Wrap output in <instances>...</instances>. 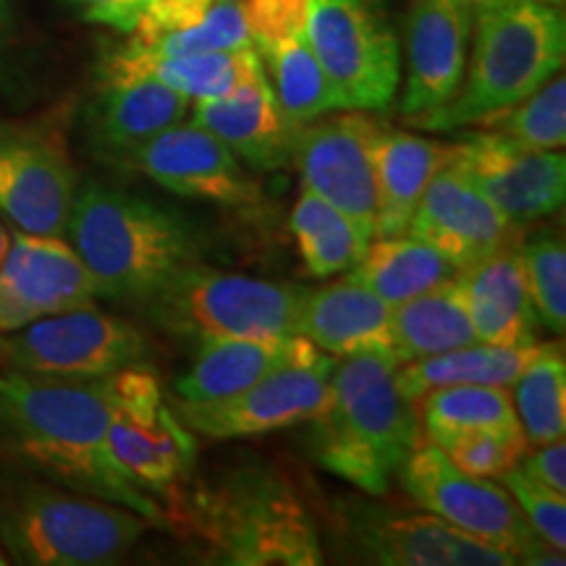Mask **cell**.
<instances>
[{
  "instance_id": "7c38bea8",
  "label": "cell",
  "mask_w": 566,
  "mask_h": 566,
  "mask_svg": "<svg viewBox=\"0 0 566 566\" xmlns=\"http://www.w3.org/2000/svg\"><path fill=\"white\" fill-rule=\"evenodd\" d=\"M80 181L53 118H0V212L13 229L66 239Z\"/></svg>"
},
{
  "instance_id": "d6986e66",
  "label": "cell",
  "mask_w": 566,
  "mask_h": 566,
  "mask_svg": "<svg viewBox=\"0 0 566 566\" xmlns=\"http://www.w3.org/2000/svg\"><path fill=\"white\" fill-rule=\"evenodd\" d=\"M516 231L454 160L433 176L407 226L409 237L441 252L457 271L512 242L520 237Z\"/></svg>"
},
{
  "instance_id": "9a60e30c",
  "label": "cell",
  "mask_w": 566,
  "mask_h": 566,
  "mask_svg": "<svg viewBox=\"0 0 566 566\" xmlns=\"http://www.w3.org/2000/svg\"><path fill=\"white\" fill-rule=\"evenodd\" d=\"M342 535L354 554L388 566H509L514 556L462 533L430 512L401 506L349 504L342 512Z\"/></svg>"
},
{
  "instance_id": "44dd1931",
  "label": "cell",
  "mask_w": 566,
  "mask_h": 566,
  "mask_svg": "<svg viewBox=\"0 0 566 566\" xmlns=\"http://www.w3.org/2000/svg\"><path fill=\"white\" fill-rule=\"evenodd\" d=\"M472 13L457 0H412L407 19V84L401 116L441 108L457 95L470 53Z\"/></svg>"
},
{
  "instance_id": "ee69618b",
  "label": "cell",
  "mask_w": 566,
  "mask_h": 566,
  "mask_svg": "<svg viewBox=\"0 0 566 566\" xmlns=\"http://www.w3.org/2000/svg\"><path fill=\"white\" fill-rule=\"evenodd\" d=\"M9 244H11V233L6 231L3 223H0V263H3L6 252H9Z\"/></svg>"
},
{
  "instance_id": "30bf717a",
  "label": "cell",
  "mask_w": 566,
  "mask_h": 566,
  "mask_svg": "<svg viewBox=\"0 0 566 566\" xmlns=\"http://www.w3.org/2000/svg\"><path fill=\"white\" fill-rule=\"evenodd\" d=\"M108 396V449L139 491L174 493L195 470L197 443L163 396L150 367H124L101 378Z\"/></svg>"
},
{
  "instance_id": "5bb4252c",
  "label": "cell",
  "mask_w": 566,
  "mask_h": 566,
  "mask_svg": "<svg viewBox=\"0 0 566 566\" xmlns=\"http://www.w3.org/2000/svg\"><path fill=\"white\" fill-rule=\"evenodd\" d=\"M336 357L321 352L313 363L289 365L258 380L242 394L205 405H179L189 430L216 441L265 436L313 420L331 401Z\"/></svg>"
},
{
  "instance_id": "f6af8a7d",
  "label": "cell",
  "mask_w": 566,
  "mask_h": 566,
  "mask_svg": "<svg viewBox=\"0 0 566 566\" xmlns=\"http://www.w3.org/2000/svg\"><path fill=\"white\" fill-rule=\"evenodd\" d=\"M6 13H9V0H0V38H3V27H6Z\"/></svg>"
},
{
  "instance_id": "1f68e13d",
  "label": "cell",
  "mask_w": 566,
  "mask_h": 566,
  "mask_svg": "<svg viewBox=\"0 0 566 566\" xmlns=\"http://www.w3.org/2000/svg\"><path fill=\"white\" fill-rule=\"evenodd\" d=\"M254 51L265 63V76H271L268 82L294 126H304L315 118L328 116V113L342 111L307 34L263 42V45H254Z\"/></svg>"
},
{
  "instance_id": "e575fe53",
  "label": "cell",
  "mask_w": 566,
  "mask_h": 566,
  "mask_svg": "<svg viewBox=\"0 0 566 566\" xmlns=\"http://www.w3.org/2000/svg\"><path fill=\"white\" fill-rule=\"evenodd\" d=\"M514 409L530 446L564 441L566 436V363L564 349L543 344L527 370L516 378Z\"/></svg>"
},
{
  "instance_id": "7bdbcfd3",
  "label": "cell",
  "mask_w": 566,
  "mask_h": 566,
  "mask_svg": "<svg viewBox=\"0 0 566 566\" xmlns=\"http://www.w3.org/2000/svg\"><path fill=\"white\" fill-rule=\"evenodd\" d=\"M457 3L462 6L467 13H472V19H475V17H480V13L501 9V6L512 3V0H457Z\"/></svg>"
},
{
  "instance_id": "d4e9b609",
  "label": "cell",
  "mask_w": 566,
  "mask_h": 566,
  "mask_svg": "<svg viewBox=\"0 0 566 566\" xmlns=\"http://www.w3.org/2000/svg\"><path fill=\"white\" fill-rule=\"evenodd\" d=\"M200 357L174 384V391L184 405L229 399L289 365L313 363L321 354L307 338H223V342L200 344Z\"/></svg>"
},
{
  "instance_id": "6da1fadb",
  "label": "cell",
  "mask_w": 566,
  "mask_h": 566,
  "mask_svg": "<svg viewBox=\"0 0 566 566\" xmlns=\"http://www.w3.org/2000/svg\"><path fill=\"white\" fill-rule=\"evenodd\" d=\"M0 462L116 501L155 527H168V509L139 491L111 457L108 396L101 380L0 370Z\"/></svg>"
},
{
  "instance_id": "4dcf8cb0",
  "label": "cell",
  "mask_w": 566,
  "mask_h": 566,
  "mask_svg": "<svg viewBox=\"0 0 566 566\" xmlns=\"http://www.w3.org/2000/svg\"><path fill=\"white\" fill-rule=\"evenodd\" d=\"M391 338L396 365L478 344L475 328H472L454 279L433 292L394 304Z\"/></svg>"
},
{
  "instance_id": "8fae6325",
  "label": "cell",
  "mask_w": 566,
  "mask_h": 566,
  "mask_svg": "<svg viewBox=\"0 0 566 566\" xmlns=\"http://www.w3.org/2000/svg\"><path fill=\"white\" fill-rule=\"evenodd\" d=\"M307 40L342 111H386L401 55L378 0H310Z\"/></svg>"
},
{
  "instance_id": "ffe728a7",
  "label": "cell",
  "mask_w": 566,
  "mask_h": 566,
  "mask_svg": "<svg viewBox=\"0 0 566 566\" xmlns=\"http://www.w3.org/2000/svg\"><path fill=\"white\" fill-rule=\"evenodd\" d=\"M192 101L153 76L122 66L108 53L97 71V95L90 108V137L103 155L126 160L137 147L189 116Z\"/></svg>"
},
{
  "instance_id": "b9f144b4",
  "label": "cell",
  "mask_w": 566,
  "mask_h": 566,
  "mask_svg": "<svg viewBox=\"0 0 566 566\" xmlns=\"http://www.w3.org/2000/svg\"><path fill=\"white\" fill-rule=\"evenodd\" d=\"M516 467H520L525 475L537 480L541 485H546V488H551V491L566 495V446H564V441L537 446V451L522 457Z\"/></svg>"
},
{
  "instance_id": "ba28073f",
  "label": "cell",
  "mask_w": 566,
  "mask_h": 566,
  "mask_svg": "<svg viewBox=\"0 0 566 566\" xmlns=\"http://www.w3.org/2000/svg\"><path fill=\"white\" fill-rule=\"evenodd\" d=\"M396 475L417 506L514 556V562L564 564L562 551L551 548L535 535L504 485L467 475L430 438L415 443Z\"/></svg>"
},
{
  "instance_id": "277c9868",
  "label": "cell",
  "mask_w": 566,
  "mask_h": 566,
  "mask_svg": "<svg viewBox=\"0 0 566 566\" xmlns=\"http://www.w3.org/2000/svg\"><path fill=\"white\" fill-rule=\"evenodd\" d=\"M184 522L212 562L231 566H317L321 535L292 480L273 467H237L197 485Z\"/></svg>"
},
{
  "instance_id": "d6a6232c",
  "label": "cell",
  "mask_w": 566,
  "mask_h": 566,
  "mask_svg": "<svg viewBox=\"0 0 566 566\" xmlns=\"http://www.w3.org/2000/svg\"><path fill=\"white\" fill-rule=\"evenodd\" d=\"M292 231L313 279L352 271L370 242L342 210L307 187H302L300 200L292 210Z\"/></svg>"
},
{
  "instance_id": "f1b7e54d",
  "label": "cell",
  "mask_w": 566,
  "mask_h": 566,
  "mask_svg": "<svg viewBox=\"0 0 566 566\" xmlns=\"http://www.w3.org/2000/svg\"><path fill=\"white\" fill-rule=\"evenodd\" d=\"M541 349V342L522 346H493L478 342L462 346V349H451L399 365L396 367V384H399L401 394L412 401L443 386L512 388Z\"/></svg>"
},
{
  "instance_id": "9c48e42d",
  "label": "cell",
  "mask_w": 566,
  "mask_h": 566,
  "mask_svg": "<svg viewBox=\"0 0 566 566\" xmlns=\"http://www.w3.org/2000/svg\"><path fill=\"white\" fill-rule=\"evenodd\" d=\"M153 344L137 325L95 304L40 317L0 336V367L55 380H101L124 367H147Z\"/></svg>"
},
{
  "instance_id": "8d00e7d4",
  "label": "cell",
  "mask_w": 566,
  "mask_h": 566,
  "mask_svg": "<svg viewBox=\"0 0 566 566\" xmlns=\"http://www.w3.org/2000/svg\"><path fill=\"white\" fill-rule=\"evenodd\" d=\"M522 265L537 323L554 334L566 328V247L556 231L543 229L520 242Z\"/></svg>"
},
{
  "instance_id": "7a4b0ae2",
  "label": "cell",
  "mask_w": 566,
  "mask_h": 566,
  "mask_svg": "<svg viewBox=\"0 0 566 566\" xmlns=\"http://www.w3.org/2000/svg\"><path fill=\"white\" fill-rule=\"evenodd\" d=\"M66 237L97 296L108 300L145 304L176 273L200 263V239L181 216L101 181L76 192Z\"/></svg>"
},
{
  "instance_id": "cb8c5ba5",
  "label": "cell",
  "mask_w": 566,
  "mask_h": 566,
  "mask_svg": "<svg viewBox=\"0 0 566 566\" xmlns=\"http://www.w3.org/2000/svg\"><path fill=\"white\" fill-rule=\"evenodd\" d=\"M296 331L336 359L354 354L394 357L391 307L352 275L307 289Z\"/></svg>"
},
{
  "instance_id": "2e32d148",
  "label": "cell",
  "mask_w": 566,
  "mask_h": 566,
  "mask_svg": "<svg viewBox=\"0 0 566 566\" xmlns=\"http://www.w3.org/2000/svg\"><path fill=\"white\" fill-rule=\"evenodd\" d=\"M457 145L454 166L516 229L562 210L566 195L562 150H527L485 129L464 134Z\"/></svg>"
},
{
  "instance_id": "f35d334b",
  "label": "cell",
  "mask_w": 566,
  "mask_h": 566,
  "mask_svg": "<svg viewBox=\"0 0 566 566\" xmlns=\"http://www.w3.org/2000/svg\"><path fill=\"white\" fill-rule=\"evenodd\" d=\"M504 488L514 495L516 506L525 514L527 525L535 530V535L551 548L562 551L566 548V495L551 491V488L541 485L520 467H512L504 475Z\"/></svg>"
},
{
  "instance_id": "ac0fdd59",
  "label": "cell",
  "mask_w": 566,
  "mask_h": 566,
  "mask_svg": "<svg viewBox=\"0 0 566 566\" xmlns=\"http://www.w3.org/2000/svg\"><path fill=\"white\" fill-rule=\"evenodd\" d=\"M126 163L168 192L189 200L221 208H254L263 202V189L244 171L237 155L192 122L160 132L137 147Z\"/></svg>"
},
{
  "instance_id": "7dc6e473",
  "label": "cell",
  "mask_w": 566,
  "mask_h": 566,
  "mask_svg": "<svg viewBox=\"0 0 566 566\" xmlns=\"http://www.w3.org/2000/svg\"><path fill=\"white\" fill-rule=\"evenodd\" d=\"M0 564H6V558H3V554H0Z\"/></svg>"
},
{
  "instance_id": "60d3db41",
  "label": "cell",
  "mask_w": 566,
  "mask_h": 566,
  "mask_svg": "<svg viewBox=\"0 0 566 566\" xmlns=\"http://www.w3.org/2000/svg\"><path fill=\"white\" fill-rule=\"evenodd\" d=\"M69 3L82 13L84 21L132 34L155 0H69Z\"/></svg>"
},
{
  "instance_id": "f546056e",
  "label": "cell",
  "mask_w": 566,
  "mask_h": 566,
  "mask_svg": "<svg viewBox=\"0 0 566 566\" xmlns=\"http://www.w3.org/2000/svg\"><path fill=\"white\" fill-rule=\"evenodd\" d=\"M454 273L457 268L441 252L409 233H399V237L370 239L349 275L370 289L388 307H394L443 286L446 281L454 279Z\"/></svg>"
},
{
  "instance_id": "ab89813d",
  "label": "cell",
  "mask_w": 566,
  "mask_h": 566,
  "mask_svg": "<svg viewBox=\"0 0 566 566\" xmlns=\"http://www.w3.org/2000/svg\"><path fill=\"white\" fill-rule=\"evenodd\" d=\"M252 45L307 34L310 0H244Z\"/></svg>"
},
{
  "instance_id": "5b68a950",
  "label": "cell",
  "mask_w": 566,
  "mask_h": 566,
  "mask_svg": "<svg viewBox=\"0 0 566 566\" xmlns=\"http://www.w3.org/2000/svg\"><path fill=\"white\" fill-rule=\"evenodd\" d=\"M457 95L441 108L407 118L424 132L478 126L525 101L564 69L566 24L558 6L546 0H512L480 13Z\"/></svg>"
},
{
  "instance_id": "83f0119b",
  "label": "cell",
  "mask_w": 566,
  "mask_h": 566,
  "mask_svg": "<svg viewBox=\"0 0 566 566\" xmlns=\"http://www.w3.org/2000/svg\"><path fill=\"white\" fill-rule=\"evenodd\" d=\"M113 61L137 71V74L153 76L168 90L181 92L189 101H212L223 97L242 84L252 82L254 76L265 74L254 45L237 48V51H210V53H153L139 48L137 42L108 51Z\"/></svg>"
},
{
  "instance_id": "bcb514c9",
  "label": "cell",
  "mask_w": 566,
  "mask_h": 566,
  "mask_svg": "<svg viewBox=\"0 0 566 566\" xmlns=\"http://www.w3.org/2000/svg\"><path fill=\"white\" fill-rule=\"evenodd\" d=\"M546 3H551V6H558V9H562L564 0H546Z\"/></svg>"
},
{
  "instance_id": "52a82bcc",
  "label": "cell",
  "mask_w": 566,
  "mask_h": 566,
  "mask_svg": "<svg viewBox=\"0 0 566 566\" xmlns=\"http://www.w3.org/2000/svg\"><path fill=\"white\" fill-rule=\"evenodd\" d=\"M307 289L244 273L187 265L142 307L174 336L195 342L223 338H281L300 334V310Z\"/></svg>"
},
{
  "instance_id": "d590c367",
  "label": "cell",
  "mask_w": 566,
  "mask_h": 566,
  "mask_svg": "<svg viewBox=\"0 0 566 566\" xmlns=\"http://www.w3.org/2000/svg\"><path fill=\"white\" fill-rule=\"evenodd\" d=\"M478 126L501 134L527 150H562L566 145V80L556 76L537 87L525 101L495 113Z\"/></svg>"
},
{
  "instance_id": "7402d4cb",
  "label": "cell",
  "mask_w": 566,
  "mask_h": 566,
  "mask_svg": "<svg viewBox=\"0 0 566 566\" xmlns=\"http://www.w3.org/2000/svg\"><path fill=\"white\" fill-rule=\"evenodd\" d=\"M192 124L208 129L258 171H279L294 158L296 129L283 113L265 74L229 95L195 101Z\"/></svg>"
},
{
  "instance_id": "4316f807",
  "label": "cell",
  "mask_w": 566,
  "mask_h": 566,
  "mask_svg": "<svg viewBox=\"0 0 566 566\" xmlns=\"http://www.w3.org/2000/svg\"><path fill=\"white\" fill-rule=\"evenodd\" d=\"M129 40L166 55L252 45L244 0H155Z\"/></svg>"
},
{
  "instance_id": "603a6c76",
  "label": "cell",
  "mask_w": 566,
  "mask_h": 566,
  "mask_svg": "<svg viewBox=\"0 0 566 566\" xmlns=\"http://www.w3.org/2000/svg\"><path fill=\"white\" fill-rule=\"evenodd\" d=\"M454 283L480 344L522 346L537 342V317L522 265L520 237L459 268Z\"/></svg>"
},
{
  "instance_id": "4fadbf2b",
  "label": "cell",
  "mask_w": 566,
  "mask_h": 566,
  "mask_svg": "<svg viewBox=\"0 0 566 566\" xmlns=\"http://www.w3.org/2000/svg\"><path fill=\"white\" fill-rule=\"evenodd\" d=\"M378 122L367 111L315 118L296 129L294 158L304 187L342 210L349 221L375 237L378 221V184L373 166V134Z\"/></svg>"
},
{
  "instance_id": "484cf974",
  "label": "cell",
  "mask_w": 566,
  "mask_h": 566,
  "mask_svg": "<svg viewBox=\"0 0 566 566\" xmlns=\"http://www.w3.org/2000/svg\"><path fill=\"white\" fill-rule=\"evenodd\" d=\"M457 142L417 137L378 122L373 134V166L378 184L375 237L407 233L424 189L441 168L457 158Z\"/></svg>"
},
{
  "instance_id": "836d02e7",
  "label": "cell",
  "mask_w": 566,
  "mask_h": 566,
  "mask_svg": "<svg viewBox=\"0 0 566 566\" xmlns=\"http://www.w3.org/2000/svg\"><path fill=\"white\" fill-rule=\"evenodd\" d=\"M417 420L433 443L491 428H520L514 399L499 386H443L415 401Z\"/></svg>"
},
{
  "instance_id": "74e56055",
  "label": "cell",
  "mask_w": 566,
  "mask_h": 566,
  "mask_svg": "<svg viewBox=\"0 0 566 566\" xmlns=\"http://www.w3.org/2000/svg\"><path fill=\"white\" fill-rule=\"evenodd\" d=\"M436 446L467 475L488 480L504 475L506 470L520 464V459L530 451L522 428L475 430V433L449 438V441Z\"/></svg>"
},
{
  "instance_id": "8992f818",
  "label": "cell",
  "mask_w": 566,
  "mask_h": 566,
  "mask_svg": "<svg viewBox=\"0 0 566 566\" xmlns=\"http://www.w3.org/2000/svg\"><path fill=\"white\" fill-rule=\"evenodd\" d=\"M150 527L129 506L59 483L17 480L0 488V543L17 564H113Z\"/></svg>"
},
{
  "instance_id": "e0dca14e",
  "label": "cell",
  "mask_w": 566,
  "mask_h": 566,
  "mask_svg": "<svg viewBox=\"0 0 566 566\" xmlns=\"http://www.w3.org/2000/svg\"><path fill=\"white\" fill-rule=\"evenodd\" d=\"M95 300V281L66 239L13 231L0 263V336Z\"/></svg>"
},
{
  "instance_id": "3957f363",
  "label": "cell",
  "mask_w": 566,
  "mask_h": 566,
  "mask_svg": "<svg viewBox=\"0 0 566 566\" xmlns=\"http://www.w3.org/2000/svg\"><path fill=\"white\" fill-rule=\"evenodd\" d=\"M396 359L354 354L336 359L331 401L310 424V454L363 493L384 495L420 441L415 401L396 384Z\"/></svg>"
}]
</instances>
